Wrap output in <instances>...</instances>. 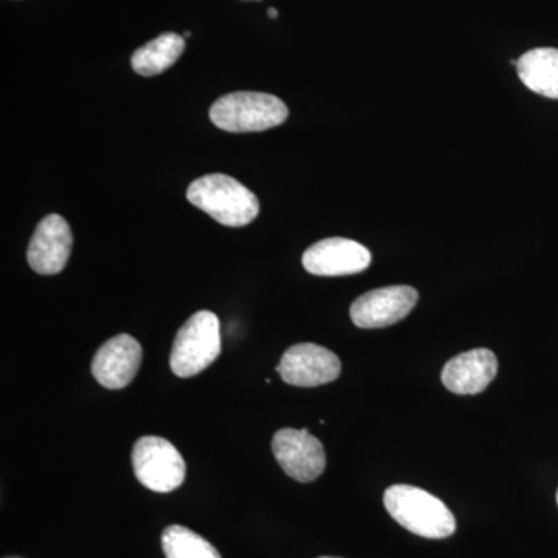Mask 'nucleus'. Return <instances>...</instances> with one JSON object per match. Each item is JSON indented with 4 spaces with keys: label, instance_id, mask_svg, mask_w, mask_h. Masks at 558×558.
Here are the masks:
<instances>
[{
    "label": "nucleus",
    "instance_id": "nucleus-1",
    "mask_svg": "<svg viewBox=\"0 0 558 558\" xmlns=\"http://www.w3.org/2000/svg\"><path fill=\"white\" fill-rule=\"evenodd\" d=\"M384 505L400 526L424 538H447L457 531L451 510L424 488L396 484L387 488Z\"/></svg>",
    "mask_w": 558,
    "mask_h": 558
},
{
    "label": "nucleus",
    "instance_id": "nucleus-2",
    "mask_svg": "<svg viewBox=\"0 0 558 558\" xmlns=\"http://www.w3.org/2000/svg\"><path fill=\"white\" fill-rule=\"evenodd\" d=\"M186 197L226 227L248 226L259 215L258 197L236 179L218 172L194 180Z\"/></svg>",
    "mask_w": 558,
    "mask_h": 558
},
{
    "label": "nucleus",
    "instance_id": "nucleus-3",
    "mask_svg": "<svg viewBox=\"0 0 558 558\" xmlns=\"http://www.w3.org/2000/svg\"><path fill=\"white\" fill-rule=\"evenodd\" d=\"M289 117L288 106L278 97L260 92H236L219 98L209 109L216 128L234 134L277 128Z\"/></svg>",
    "mask_w": 558,
    "mask_h": 558
},
{
    "label": "nucleus",
    "instance_id": "nucleus-4",
    "mask_svg": "<svg viewBox=\"0 0 558 558\" xmlns=\"http://www.w3.org/2000/svg\"><path fill=\"white\" fill-rule=\"evenodd\" d=\"M220 355L219 318L213 312L199 311L179 329L172 343L170 365L182 379L197 376Z\"/></svg>",
    "mask_w": 558,
    "mask_h": 558
},
{
    "label": "nucleus",
    "instance_id": "nucleus-5",
    "mask_svg": "<svg viewBox=\"0 0 558 558\" xmlns=\"http://www.w3.org/2000/svg\"><path fill=\"white\" fill-rule=\"evenodd\" d=\"M132 468L140 484L159 494H170L182 486L186 465L182 454L159 436H143L132 450Z\"/></svg>",
    "mask_w": 558,
    "mask_h": 558
},
{
    "label": "nucleus",
    "instance_id": "nucleus-6",
    "mask_svg": "<svg viewBox=\"0 0 558 558\" xmlns=\"http://www.w3.org/2000/svg\"><path fill=\"white\" fill-rule=\"evenodd\" d=\"M271 451L286 475L299 483H311L325 472V449L310 429H279L271 439Z\"/></svg>",
    "mask_w": 558,
    "mask_h": 558
},
{
    "label": "nucleus",
    "instance_id": "nucleus-7",
    "mask_svg": "<svg viewBox=\"0 0 558 558\" xmlns=\"http://www.w3.org/2000/svg\"><path fill=\"white\" fill-rule=\"evenodd\" d=\"M277 373L292 387L314 388L339 379L341 362L329 349L314 343H300L284 352Z\"/></svg>",
    "mask_w": 558,
    "mask_h": 558
},
{
    "label": "nucleus",
    "instance_id": "nucleus-8",
    "mask_svg": "<svg viewBox=\"0 0 558 558\" xmlns=\"http://www.w3.org/2000/svg\"><path fill=\"white\" fill-rule=\"evenodd\" d=\"M417 300V290L410 286L371 290L352 303L351 319L362 329L388 328L405 318Z\"/></svg>",
    "mask_w": 558,
    "mask_h": 558
},
{
    "label": "nucleus",
    "instance_id": "nucleus-9",
    "mask_svg": "<svg viewBox=\"0 0 558 558\" xmlns=\"http://www.w3.org/2000/svg\"><path fill=\"white\" fill-rule=\"evenodd\" d=\"M371 258L365 245L344 238H329L304 252L303 266L317 277H348L368 269Z\"/></svg>",
    "mask_w": 558,
    "mask_h": 558
},
{
    "label": "nucleus",
    "instance_id": "nucleus-10",
    "mask_svg": "<svg viewBox=\"0 0 558 558\" xmlns=\"http://www.w3.org/2000/svg\"><path fill=\"white\" fill-rule=\"evenodd\" d=\"M142 357L143 349L138 341L128 333H120L98 349L92 360V374L101 387L126 388L137 376Z\"/></svg>",
    "mask_w": 558,
    "mask_h": 558
},
{
    "label": "nucleus",
    "instance_id": "nucleus-11",
    "mask_svg": "<svg viewBox=\"0 0 558 558\" xmlns=\"http://www.w3.org/2000/svg\"><path fill=\"white\" fill-rule=\"evenodd\" d=\"M73 236L68 220L49 215L40 220L27 250L28 266L39 275L64 270L72 253Z\"/></svg>",
    "mask_w": 558,
    "mask_h": 558
},
{
    "label": "nucleus",
    "instance_id": "nucleus-12",
    "mask_svg": "<svg viewBox=\"0 0 558 558\" xmlns=\"http://www.w3.org/2000/svg\"><path fill=\"white\" fill-rule=\"evenodd\" d=\"M498 360L490 349H472L447 362L440 379L459 396L480 395L497 377Z\"/></svg>",
    "mask_w": 558,
    "mask_h": 558
},
{
    "label": "nucleus",
    "instance_id": "nucleus-13",
    "mask_svg": "<svg viewBox=\"0 0 558 558\" xmlns=\"http://www.w3.org/2000/svg\"><path fill=\"white\" fill-rule=\"evenodd\" d=\"M517 70L527 89L558 100V49L529 50L517 61Z\"/></svg>",
    "mask_w": 558,
    "mask_h": 558
},
{
    "label": "nucleus",
    "instance_id": "nucleus-14",
    "mask_svg": "<svg viewBox=\"0 0 558 558\" xmlns=\"http://www.w3.org/2000/svg\"><path fill=\"white\" fill-rule=\"evenodd\" d=\"M185 50V38L178 33H163L132 54V69L142 76H156L174 65Z\"/></svg>",
    "mask_w": 558,
    "mask_h": 558
},
{
    "label": "nucleus",
    "instance_id": "nucleus-15",
    "mask_svg": "<svg viewBox=\"0 0 558 558\" xmlns=\"http://www.w3.org/2000/svg\"><path fill=\"white\" fill-rule=\"evenodd\" d=\"M161 548L167 558H222L211 543L180 524L165 529Z\"/></svg>",
    "mask_w": 558,
    "mask_h": 558
},
{
    "label": "nucleus",
    "instance_id": "nucleus-16",
    "mask_svg": "<svg viewBox=\"0 0 558 558\" xmlns=\"http://www.w3.org/2000/svg\"><path fill=\"white\" fill-rule=\"evenodd\" d=\"M267 13H269V16L271 17V20H277V17H278V11L277 10L269 9V11H267Z\"/></svg>",
    "mask_w": 558,
    "mask_h": 558
},
{
    "label": "nucleus",
    "instance_id": "nucleus-17",
    "mask_svg": "<svg viewBox=\"0 0 558 558\" xmlns=\"http://www.w3.org/2000/svg\"><path fill=\"white\" fill-rule=\"evenodd\" d=\"M190 36H191V33L186 32L185 35H183V38H190Z\"/></svg>",
    "mask_w": 558,
    "mask_h": 558
},
{
    "label": "nucleus",
    "instance_id": "nucleus-18",
    "mask_svg": "<svg viewBox=\"0 0 558 558\" xmlns=\"http://www.w3.org/2000/svg\"><path fill=\"white\" fill-rule=\"evenodd\" d=\"M319 558H340V557H319Z\"/></svg>",
    "mask_w": 558,
    "mask_h": 558
},
{
    "label": "nucleus",
    "instance_id": "nucleus-19",
    "mask_svg": "<svg viewBox=\"0 0 558 558\" xmlns=\"http://www.w3.org/2000/svg\"><path fill=\"white\" fill-rule=\"evenodd\" d=\"M557 505H558V490H557Z\"/></svg>",
    "mask_w": 558,
    "mask_h": 558
}]
</instances>
